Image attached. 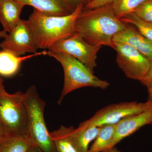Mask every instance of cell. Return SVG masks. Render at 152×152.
I'll return each mask as SVG.
<instances>
[{"instance_id":"cell-1","label":"cell","mask_w":152,"mask_h":152,"mask_svg":"<svg viewBox=\"0 0 152 152\" xmlns=\"http://www.w3.org/2000/svg\"><path fill=\"white\" fill-rule=\"evenodd\" d=\"M127 26L115 15L111 4L83 10L76 21L75 33L91 45L113 48L114 36Z\"/></svg>"},{"instance_id":"cell-2","label":"cell","mask_w":152,"mask_h":152,"mask_svg":"<svg viewBox=\"0 0 152 152\" xmlns=\"http://www.w3.org/2000/svg\"><path fill=\"white\" fill-rule=\"evenodd\" d=\"M83 4L64 16L46 14L34 9L27 20L38 49H48L75 33L76 23L84 9Z\"/></svg>"},{"instance_id":"cell-3","label":"cell","mask_w":152,"mask_h":152,"mask_svg":"<svg viewBox=\"0 0 152 152\" xmlns=\"http://www.w3.org/2000/svg\"><path fill=\"white\" fill-rule=\"evenodd\" d=\"M48 55L59 62L64 71V86L59 104L61 103L66 95L75 90L86 87L104 90L110 86L108 82L94 75L86 66L67 54L48 50Z\"/></svg>"},{"instance_id":"cell-4","label":"cell","mask_w":152,"mask_h":152,"mask_svg":"<svg viewBox=\"0 0 152 152\" xmlns=\"http://www.w3.org/2000/svg\"><path fill=\"white\" fill-rule=\"evenodd\" d=\"M24 93L0 92V125L7 137H28V116Z\"/></svg>"},{"instance_id":"cell-5","label":"cell","mask_w":152,"mask_h":152,"mask_svg":"<svg viewBox=\"0 0 152 152\" xmlns=\"http://www.w3.org/2000/svg\"><path fill=\"white\" fill-rule=\"evenodd\" d=\"M23 96L28 116L30 138L43 152H58L45 122V101L40 97L34 85L24 93Z\"/></svg>"},{"instance_id":"cell-6","label":"cell","mask_w":152,"mask_h":152,"mask_svg":"<svg viewBox=\"0 0 152 152\" xmlns=\"http://www.w3.org/2000/svg\"><path fill=\"white\" fill-rule=\"evenodd\" d=\"M150 110L149 103L124 102L109 105L99 110L87 121L81 123L87 126L100 127L115 125L124 118Z\"/></svg>"},{"instance_id":"cell-7","label":"cell","mask_w":152,"mask_h":152,"mask_svg":"<svg viewBox=\"0 0 152 152\" xmlns=\"http://www.w3.org/2000/svg\"><path fill=\"white\" fill-rule=\"evenodd\" d=\"M117 52L116 63L129 78L142 80L148 73L151 61L139 51L127 44L113 42Z\"/></svg>"},{"instance_id":"cell-8","label":"cell","mask_w":152,"mask_h":152,"mask_svg":"<svg viewBox=\"0 0 152 152\" xmlns=\"http://www.w3.org/2000/svg\"><path fill=\"white\" fill-rule=\"evenodd\" d=\"M102 48L89 44L75 33L69 37L58 42L48 50L67 54L94 72L97 66V53Z\"/></svg>"},{"instance_id":"cell-9","label":"cell","mask_w":152,"mask_h":152,"mask_svg":"<svg viewBox=\"0 0 152 152\" xmlns=\"http://www.w3.org/2000/svg\"><path fill=\"white\" fill-rule=\"evenodd\" d=\"M0 47L18 56L37 53L38 49L27 20L22 19L8 33Z\"/></svg>"},{"instance_id":"cell-10","label":"cell","mask_w":152,"mask_h":152,"mask_svg":"<svg viewBox=\"0 0 152 152\" xmlns=\"http://www.w3.org/2000/svg\"><path fill=\"white\" fill-rule=\"evenodd\" d=\"M150 110L124 118L115 125L113 138L104 152H110L119 143L144 126L151 124Z\"/></svg>"},{"instance_id":"cell-11","label":"cell","mask_w":152,"mask_h":152,"mask_svg":"<svg viewBox=\"0 0 152 152\" xmlns=\"http://www.w3.org/2000/svg\"><path fill=\"white\" fill-rule=\"evenodd\" d=\"M113 42L127 44L152 61V42L143 35L132 25L114 36Z\"/></svg>"},{"instance_id":"cell-12","label":"cell","mask_w":152,"mask_h":152,"mask_svg":"<svg viewBox=\"0 0 152 152\" xmlns=\"http://www.w3.org/2000/svg\"><path fill=\"white\" fill-rule=\"evenodd\" d=\"M100 127L87 126L81 123L78 127H68V136L78 152H88L90 144L94 141Z\"/></svg>"},{"instance_id":"cell-13","label":"cell","mask_w":152,"mask_h":152,"mask_svg":"<svg viewBox=\"0 0 152 152\" xmlns=\"http://www.w3.org/2000/svg\"><path fill=\"white\" fill-rule=\"evenodd\" d=\"M48 55V51L37 52L27 56H21L12 52L2 50L0 51V76L11 77L18 72L22 63L33 57Z\"/></svg>"},{"instance_id":"cell-14","label":"cell","mask_w":152,"mask_h":152,"mask_svg":"<svg viewBox=\"0 0 152 152\" xmlns=\"http://www.w3.org/2000/svg\"><path fill=\"white\" fill-rule=\"evenodd\" d=\"M24 5L15 0H0V22L9 33L20 21Z\"/></svg>"},{"instance_id":"cell-15","label":"cell","mask_w":152,"mask_h":152,"mask_svg":"<svg viewBox=\"0 0 152 152\" xmlns=\"http://www.w3.org/2000/svg\"><path fill=\"white\" fill-rule=\"evenodd\" d=\"M23 5L33 7L38 11L49 15L64 16L69 12L61 0H15Z\"/></svg>"},{"instance_id":"cell-16","label":"cell","mask_w":152,"mask_h":152,"mask_svg":"<svg viewBox=\"0 0 152 152\" xmlns=\"http://www.w3.org/2000/svg\"><path fill=\"white\" fill-rule=\"evenodd\" d=\"M34 145L28 137H7L0 142V152H28Z\"/></svg>"},{"instance_id":"cell-17","label":"cell","mask_w":152,"mask_h":152,"mask_svg":"<svg viewBox=\"0 0 152 152\" xmlns=\"http://www.w3.org/2000/svg\"><path fill=\"white\" fill-rule=\"evenodd\" d=\"M115 125L100 127L99 132L88 152H104L113 138Z\"/></svg>"},{"instance_id":"cell-18","label":"cell","mask_w":152,"mask_h":152,"mask_svg":"<svg viewBox=\"0 0 152 152\" xmlns=\"http://www.w3.org/2000/svg\"><path fill=\"white\" fill-rule=\"evenodd\" d=\"M50 134L57 152H78L69 138L68 127L61 126Z\"/></svg>"},{"instance_id":"cell-19","label":"cell","mask_w":152,"mask_h":152,"mask_svg":"<svg viewBox=\"0 0 152 152\" xmlns=\"http://www.w3.org/2000/svg\"><path fill=\"white\" fill-rule=\"evenodd\" d=\"M146 1L147 0H114L112 5L115 15L121 19L134 12Z\"/></svg>"},{"instance_id":"cell-20","label":"cell","mask_w":152,"mask_h":152,"mask_svg":"<svg viewBox=\"0 0 152 152\" xmlns=\"http://www.w3.org/2000/svg\"><path fill=\"white\" fill-rule=\"evenodd\" d=\"M121 20L125 23L134 27L141 34L152 42V23L144 21L134 13L125 16Z\"/></svg>"},{"instance_id":"cell-21","label":"cell","mask_w":152,"mask_h":152,"mask_svg":"<svg viewBox=\"0 0 152 152\" xmlns=\"http://www.w3.org/2000/svg\"><path fill=\"white\" fill-rule=\"evenodd\" d=\"M133 13L144 21L152 23V0L144 2Z\"/></svg>"},{"instance_id":"cell-22","label":"cell","mask_w":152,"mask_h":152,"mask_svg":"<svg viewBox=\"0 0 152 152\" xmlns=\"http://www.w3.org/2000/svg\"><path fill=\"white\" fill-rule=\"evenodd\" d=\"M69 13L72 12L80 4L86 5L90 0H61Z\"/></svg>"},{"instance_id":"cell-23","label":"cell","mask_w":152,"mask_h":152,"mask_svg":"<svg viewBox=\"0 0 152 152\" xmlns=\"http://www.w3.org/2000/svg\"><path fill=\"white\" fill-rule=\"evenodd\" d=\"M114 0H91L84 7V10H91L111 4Z\"/></svg>"},{"instance_id":"cell-24","label":"cell","mask_w":152,"mask_h":152,"mask_svg":"<svg viewBox=\"0 0 152 152\" xmlns=\"http://www.w3.org/2000/svg\"><path fill=\"white\" fill-rule=\"evenodd\" d=\"M140 82L142 84L145 83L152 84V61H151V66L148 73Z\"/></svg>"},{"instance_id":"cell-25","label":"cell","mask_w":152,"mask_h":152,"mask_svg":"<svg viewBox=\"0 0 152 152\" xmlns=\"http://www.w3.org/2000/svg\"><path fill=\"white\" fill-rule=\"evenodd\" d=\"M143 85L147 87V90H148V102L149 103L150 105V111L151 114V125H152V84L145 83Z\"/></svg>"},{"instance_id":"cell-26","label":"cell","mask_w":152,"mask_h":152,"mask_svg":"<svg viewBox=\"0 0 152 152\" xmlns=\"http://www.w3.org/2000/svg\"><path fill=\"white\" fill-rule=\"evenodd\" d=\"M7 137L6 133H5L1 125H0V142L3 139Z\"/></svg>"},{"instance_id":"cell-27","label":"cell","mask_w":152,"mask_h":152,"mask_svg":"<svg viewBox=\"0 0 152 152\" xmlns=\"http://www.w3.org/2000/svg\"><path fill=\"white\" fill-rule=\"evenodd\" d=\"M28 152H43L40 148L36 145H34L30 148Z\"/></svg>"},{"instance_id":"cell-28","label":"cell","mask_w":152,"mask_h":152,"mask_svg":"<svg viewBox=\"0 0 152 152\" xmlns=\"http://www.w3.org/2000/svg\"><path fill=\"white\" fill-rule=\"evenodd\" d=\"M4 89H5V88L4 86V80L1 76H0V92Z\"/></svg>"},{"instance_id":"cell-29","label":"cell","mask_w":152,"mask_h":152,"mask_svg":"<svg viewBox=\"0 0 152 152\" xmlns=\"http://www.w3.org/2000/svg\"><path fill=\"white\" fill-rule=\"evenodd\" d=\"M7 35L8 33H7L5 31H4V30L0 31V38L4 39Z\"/></svg>"},{"instance_id":"cell-30","label":"cell","mask_w":152,"mask_h":152,"mask_svg":"<svg viewBox=\"0 0 152 152\" xmlns=\"http://www.w3.org/2000/svg\"><path fill=\"white\" fill-rule=\"evenodd\" d=\"M110 152H121L118 150L116 148H114Z\"/></svg>"},{"instance_id":"cell-31","label":"cell","mask_w":152,"mask_h":152,"mask_svg":"<svg viewBox=\"0 0 152 152\" xmlns=\"http://www.w3.org/2000/svg\"><path fill=\"white\" fill-rule=\"evenodd\" d=\"M91 1V0H90L89 2L90 1Z\"/></svg>"}]
</instances>
